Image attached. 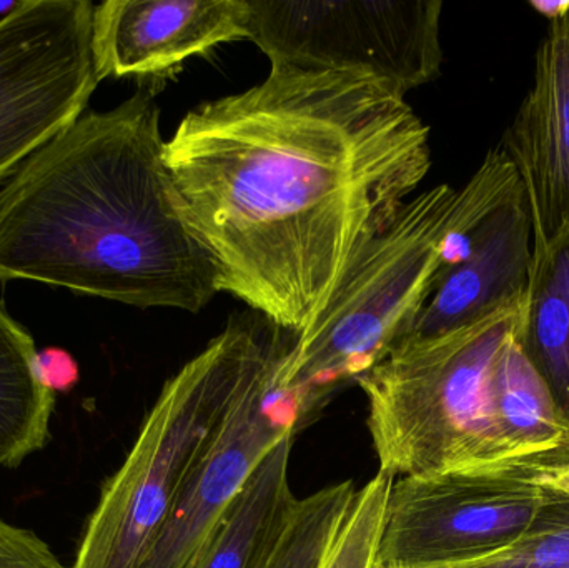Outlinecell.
<instances>
[{"mask_svg":"<svg viewBox=\"0 0 569 568\" xmlns=\"http://www.w3.org/2000/svg\"><path fill=\"white\" fill-rule=\"evenodd\" d=\"M0 568H70L32 530L0 517Z\"/></svg>","mask_w":569,"mask_h":568,"instance_id":"obj_19","label":"cell"},{"mask_svg":"<svg viewBox=\"0 0 569 568\" xmlns=\"http://www.w3.org/2000/svg\"><path fill=\"white\" fill-rule=\"evenodd\" d=\"M531 9L537 10L541 16L547 17L550 22L560 19L565 13L569 12V0H560V2H530Z\"/></svg>","mask_w":569,"mask_h":568,"instance_id":"obj_22","label":"cell"},{"mask_svg":"<svg viewBox=\"0 0 569 568\" xmlns=\"http://www.w3.org/2000/svg\"><path fill=\"white\" fill-rule=\"evenodd\" d=\"M513 466L535 486L569 499V440L540 456L517 460Z\"/></svg>","mask_w":569,"mask_h":568,"instance_id":"obj_20","label":"cell"},{"mask_svg":"<svg viewBox=\"0 0 569 568\" xmlns=\"http://www.w3.org/2000/svg\"><path fill=\"white\" fill-rule=\"evenodd\" d=\"M250 40L249 0H106L93 9L97 76L159 77L233 40Z\"/></svg>","mask_w":569,"mask_h":568,"instance_id":"obj_10","label":"cell"},{"mask_svg":"<svg viewBox=\"0 0 569 568\" xmlns=\"http://www.w3.org/2000/svg\"><path fill=\"white\" fill-rule=\"evenodd\" d=\"M500 147L523 183L533 242H547L569 226V12L550 22L533 87Z\"/></svg>","mask_w":569,"mask_h":568,"instance_id":"obj_12","label":"cell"},{"mask_svg":"<svg viewBox=\"0 0 569 568\" xmlns=\"http://www.w3.org/2000/svg\"><path fill=\"white\" fill-rule=\"evenodd\" d=\"M531 256L533 226L523 189L465 237L463 257L445 266L430 299L398 343L451 332L520 302L528 289Z\"/></svg>","mask_w":569,"mask_h":568,"instance_id":"obj_11","label":"cell"},{"mask_svg":"<svg viewBox=\"0 0 569 568\" xmlns=\"http://www.w3.org/2000/svg\"><path fill=\"white\" fill-rule=\"evenodd\" d=\"M7 280L190 313L219 293L167 166L152 89L83 112L0 187Z\"/></svg>","mask_w":569,"mask_h":568,"instance_id":"obj_2","label":"cell"},{"mask_svg":"<svg viewBox=\"0 0 569 568\" xmlns=\"http://www.w3.org/2000/svg\"><path fill=\"white\" fill-rule=\"evenodd\" d=\"M523 300L451 332L398 343L358 377L380 472L397 479L515 462L495 420L491 373Z\"/></svg>","mask_w":569,"mask_h":568,"instance_id":"obj_5","label":"cell"},{"mask_svg":"<svg viewBox=\"0 0 569 568\" xmlns=\"http://www.w3.org/2000/svg\"><path fill=\"white\" fill-rule=\"evenodd\" d=\"M357 494L348 480L298 500L269 568H323Z\"/></svg>","mask_w":569,"mask_h":568,"instance_id":"obj_17","label":"cell"},{"mask_svg":"<svg viewBox=\"0 0 569 568\" xmlns=\"http://www.w3.org/2000/svg\"><path fill=\"white\" fill-rule=\"evenodd\" d=\"M20 3H22V0H20V2H3V3H0V16H2V17L9 16V13H12L13 10L19 9Z\"/></svg>","mask_w":569,"mask_h":568,"instance_id":"obj_23","label":"cell"},{"mask_svg":"<svg viewBox=\"0 0 569 568\" xmlns=\"http://www.w3.org/2000/svg\"><path fill=\"white\" fill-rule=\"evenodd\" d=\"M547 490L513 464L401 477L388 496L373 568H451L513 546Z\"/></svg>","mask_w":569,"mask_h":568,"instance_id":"obj_7","label":"cell"},{"mask_svg":"<svg viewBox=\"0 0 569 568\" xmlns=\"http://www.w3.org/2000/svg\"><path fill=\"white\" fill-rule=\"evenodd\" d=\"M290 349V347H288ZM253 380L209 452L187 480L140 568H200L227 510L263 457L297 430L300 400L277 386L287 350Z\"/></svg>","mask_w":569,"mask_h":568,"instance_id":"obj_9","label":"cell"},{"mask_svg":"<svg viewBox=\"0 0 569 568\" xmlns=\"http://www.w3.org/2000/svg\"><path fill=\"white\" fill-rule=\"evenodd\" d=\"M272 69L373 77L407 96L440 76L441 0H249Z\"/></svg>","mask_w":569,"mask_h":568,"instance_id":"obj_6","label":"cell"},{"mask_svg":"<svg viewBox=\"0 0 569 568\" xmlns=\"http://www.w3.org/2000/svg\"><path fill=\"white\" fill-rule=\"evenodd\" d=\"M491 403L498 430L513 452L515 462L557 449L569 440L568 426L550 389L521 349L518 327L495 360Z\"/></svg>","mask_w":569,"mask_h":568,"instance_id":"obj_16","label":"cell"},{"mask_svg":"<svg viewBox=\"0 0 569 568\" xmlns=\"http://www.w3.org/2000/svg\"><path fill=\"white\" fill-rule=\"evenodd\" d=\"M37 377L52 393H69L80 380V369L72 353L60 347H46L37 352Z\"/></svg>","mask_w":569,"mask_h":568,"instance_id":"obj_21","label":"cell"},{"mask_svg":"<svg viewBox=\"0 0 569 568\" xmlns=\"http://www.w3.org/2000/svg\"><path fill=\"white\" fill-rule=\"evenodd\" d=\"M283 350L262 323L230 320L167 380L122 466L103 484L70 568L142 566L230 413Z\"/></svg>","mask_w":569,"mask_h":568,"instance_id":"obj_4","label":"cell"},{"mask_svg":"<svg viewBox=\"0 0 569 568\" xmlns=\"http://www.w3.org/2000/svg\"><path fill=\"white\" fill-rule=\"evenodd\" d=\"M36 342L0 307V467L13 470L50 440L56 393L37 377Z\"/></svg>","mask_w":569,"mask_h":568,"instance_id":"obj_15","label":"cell"},{"mask_svg":"<svg viewBox=\"0 0 569 568\" xmlns=\"http://www.w3.org/2000/svg\"><path fill=\"white\" fill-rule=\"evenodd\" d=\"M523 190L501 147L490 150L463 189L437 186L407 200L365 247L327 309L284 353L277 386L303 413L338 383L377 366L410 330L433 292L455 237H467Z\"/></svg>","mask_w":569,"mask_h":568,"instance_id":"obj_3","label":"cell"},{"mask_svg":"<svg viewBox=\"0 0 569 568\" xmlns=\"http://www.w3.org/2000/svg\"><path fill=\"white\" fill-rule=\"evenodd\" d=\"M219 292L295 337L431 169L430 129L373 77L270 69L166 140Z\"/></svg>","mask_w":569,"mask_h":568,"instance_id":"obj_1","label":"cell"},{"mask_svg":"<svg viewBox=\"0 0 569 568\" xmlns=\"http://www.w3.org/2000/svg\"><path fill=\"white\" fill-rule=\"evenodd\" d=\"M89 0H22L0 19V187L76 122L100 79Z\"/></svg>","mask_w":569,"mask_h":568,"instance_id":"obj_8","label":"cell"},{"mask_svg":"<svg viewBox=\"0 0 569 568\" xmlns=\"http://www.w3.org/2000/svg\"><path fill=\"white\" fill-rule=\"evenodd\" d=\"M518 340L569 429V226L533 242Z\"/></svg>","mask_w":569,"mask_h":568,"instance_id":"obj_14","label":"cell"},{"mask_svg":"<svg viewBox=\"0 0 569 568\" xmlns=\"http://www.w3.org/2000/svg\"><path fill=\"white\" fill-rule=\"evenodd\" d=\"M291 430L256 467L233 500L200 568H269L293 516L290 489Z\"/></svg>","mask_w":569,"mask_h":568,"instance_id":"obj_13","label":"cell"},{"mask_svg":"<svg viewBox=\"0 0 569 568\" xmlns=\"http://www.w3.org/2000/svg\"><path fill=\"white\" fill-rule=\"evenodd\" d=\"M451 568H569V499L548 492L523 536L487 559Z\"/></svg>","mask_w":569,"mask_h":568,"instance_id":"obj_18","label":"cell"}]
</instances>
